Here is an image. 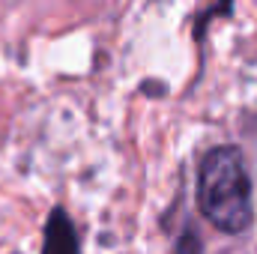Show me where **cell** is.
Segmentation results:
<instances>
[{"label":"cell","instance_id":"6da1fadb","mask_svg":"<svg viewBox=\"0 0 257 254\" xmlns=\"http://www.w3.org/2000/svg\"><path fill=\"white\" fill-rule=\"evenodd\" d=\"M197 206L221 233H242L254 221V189L245 156L233 144L212 147L197 168Z\"/></svg>","mask_w":257,"mask_h":254},{"label":"cell","instance_id":"7a4b0ae2","mask_svg":"<svg viewBox=\"0 0 257 254\" xmlns=\"http://www.w3.org/2000/svg\"><path fill=\"white\" fill-rule=\"evenodd\" d=\"M45 251H78L81 248V239H78V230L69 218L66 209H54L45 221V242H42Z\"/></svg>","mask_w":257,"mask_h":254},{"label":"cell","instance_id":"3957f363","mask_svg":"<svg viewBox=\"0 0 257 254\" xmlns=\"http://www.w3.org/2000/svg\"><path fill=\"white\" fill-rule=\"evenodd\" d=\"M230 6H233V0H218V6L206 9V12L197 18V24H194V39H203V24H206L209 18H218V15H230Z\"/></svg>","mask_w":257,"mask_h":254}]
</instances>
